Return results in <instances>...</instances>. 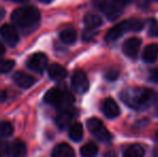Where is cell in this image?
<instances>
[{
    "instance_id": "obj_1",
    "label": "cell",
    "mask_w": 158,
    "mask_h": 157,
    "mask_svg": "<svg viewBox=\"0 0 158 157\" xmlns=\"http://www.w3.org/2000/svg\"><path fill=\"white\" fill-rule=\"evenodd\" d=\"M154 98L155 93L144 87L129 88L122 93V100L133 109H143L148 107Z\"/></svg>"
},
{
    "instance_id": "obj_2",
    "label": "cell",
    "mask_w": 158,
    "mask_h": 157,
    "mask_svg": "<svg viewBox=\"0 0 158 157\" xmlns=\"http://www.w3.org/2000/svg\"><path fill=\"white\" fill-rule=\"evenodd\" d=\"M12 21L22 28L31 27L40 21V13L33 6H23L12 13Z\"/></svg>"
},
{
    "instance_id": "obj_3",
    "label": "cell",
    "mask_w": 158,
    "mask_h": 157,
    "mask_svg": "<svg viewBox=\"0 0 158 157\" xmlns=\"http://www.w3.org/2000/svg\"><path fill=\"white\" fill-rule=\"evenodd\" d=\"M144 23L140 19H130L122 22V23L115 25L108 31L106 36V40L108 42L115 41L119 38L123 34L128 31H140L143 28Z\"/></svg>"
},
{
    "instance_id": "obj_4",
    "label": "cell",
    "mask_w": 158,
    "mask_h": 157,
    "mask_svg": "<svg viewBox=\"0 0 158 157\" xmlns=\"http://www.w3.org/2000/svg\"><path fill=\"white\" fill-rule=\"evenodd\" d=\"M45 101L60 110L70 109L73 102V97L69 92L59 87H54L50 89L45 95Z\"/></svg>"
},
{
    "instance_id": "obj_5",
    "label": "cell",
    "mask_w": 158,
    "mask_h": 157,
    "mask_svg": "<svg viewBox=\"0 0 158 157\" xmlns=\"http://www.w3.org/2000/svg\"><path fill=\"white\" fill-rule=\"evenodd\" d=\"M87 128L93 136H95L98 140L102 141V142H108L112 138L110 131L106 129V127L102 124V122L96 118H92L88 119Z\"/></svg>"
},
{
    "instance_id": "obj_6",
    "label": "cell",
    "mask_w": 158,
    "mask_h": 157,
    "mask_svg": "<svg viewBox=\"0 0 158 157\" xmlns=\"http://www.w3.org/2000/svg\"><path fill=\"white\" fill-rule=\"evenodd\" d=\"M130 1L131 0H111L108 2L104 14L110 21H114L122 14L123 10L130 3Z\"/></svg>"
},
{
    "instance_id": "obj_7",
    "label": "cell",
    "mask_w": 158,
    "mask_h": 157,
    "mask_svg": "<svg viewBox=\"0 0 158 157\" xmlns=\"http://www.w3.org/2000/svg\"><path fill=\"white\" fill-rule=\"evenodd\" d=\"M72 86L77 93L80 94H84L88 90L89 88V82L82 70H77L72 76Z\"/></svg>"
},
{
    "instance_id": "obj_8",
    "label": "cell",
    "mask_w": 158,
    "mask_h": 157,
    "mask_svg": "<svg viewBox=\"0 0 158 157\" xmlns=\"http://www.w3.org/2000/svg\"><path fill=\"white\" fill-rule=\"evenodd\" d=\"M27 66L35 72H42L48 66V57L43 53H35L27 60Z\"/></svg>"
},
{
    "instance_id": "obj_9",
    "label": "cell",
    "mask_w": 158,
    "mask_h": 157,
    "mask_svg": "<svg viewBox=\"0 0 158 157\" xmlns=\"http://www.w3.org/2000/svg\"><path fill=\"white\" fill-rule=\"evenodd\" d=\"M140 46H141V40L138 38H130L124 42L123 51L128 57L135 58L139 54Z\"/></svg>"
},
{
    "instance_id": "obj_10",
    "label": "cell",
    "mask_w": 158,
    "mask_h": 157,
    "mask_svg": "<svg viewBox=\"0 0 158 157\" xmlns=\"http://www.w3.org/2000/svg\"><path fill=\"white\" fill-rule=\"evenodd\" d=\"M0 34L4 41L11 46H14L19 41V35L15 28L11 25H3L0 28Z\"/></svg>"
},
{
    "instance_id": "obj_11",
    "label": "cell",
    "mask_w": 158,
    "mask_h": 157,
    "mask_svg": "<svg viewBox=\"0 0 158 157\" xmlns=\"http://www.w3.org/2000/svg\"><path fill=\"white\" fill-rule=\"evenodd\" d=\"M102 112L109 118H114L119 115V107L112 98H106L102 103Z\"/></svg>"
},
{
    "instance_id": "obj_12",
    "label": "cell",
    "mask_w": 158,
    "mask_h": 157,
    "mask_svg": "<svg viewBox=\"0 0 158 157\" xmlns=\"http://www.w3.org/2000/svg\"><path fill=\"white\" fill-rule=\"evenodd\" d=\"M13 79H14V82L17 85L23 88L30 87L35 82V79L33 78L32 76H30V74L26 73V72H23V71H17L16 73L14 74Z\"/></svg>"
},
{
    "instance_id": "obj_13",
    "label": "cell",
    "mask_w": 158,
    "mask_h": 157,
    "mask_svg": "<svg viewBox=\"0 0 158 157\" xmlns=\"http://www.w3.org/2000/svg\"><path fill=\"white\" fill-rule=\"evenodd\" d=\"M73 116H74V113L71 109H66V110H61L56 116V124L59 128L64 129L66 128L69 124L71 123Z\"/></svg>"
},
{
    "instance_id": "obj_14",
    "label": "cell",
    "mask_w": 158,
    "mask_h": 157,
    "mask_svg": "<svg viewBox=\"0 0 158 157\" xmlns=\"http://www.w3.org/2000/svg\"><path fill=\"white\" fill-rule=\"evenodd\" d=\"M158 57V44L152 43L144 48L142 53V58L146 63H154Z\"/></svg>"
},
{
    "instance_id": "obj_15",
    "label": "cell",
    "mask_w": 158,
    "mask_h": 157,
    "mask_svg": "<svg viewBox=\"0 0 158 157\" xmlns=\"http://www.w3.org/2000/svg\"><path fill=\"white\" fill-rule=\"evenodd\" d=\"M73 150L67 143H60L56 145L52 152V157H72Z\"/></svg>"
},
{
    "instance_id": "obj_16",
    "label": "cell",
    "mask_w": 158,
    "mask_h": 157,
    "mask_svg": "<svg viewBox=\"0 0 158 157\" xmlns=\"http://www.w3.org/2000/svg\"><path fill=\"white\" fill-rule=\"evenodd\" d=\"M48 76L53 80H63L67 76V70L61 65L58 64H52L48 67Z\"/></svg>"
},
{
    "instance_id": "obj_17",
    "label": "cell",
    "mask_w": 158,
    "mask_h": 157,
    "mask_svg": "<svg viewBox=\"0 0 158 157\" xmlns=\"http://www.w3.org/2000/svg\"><path fill=\"white\" fill-rule=\"evenodd\" d=\"M11 154L13 157H26L27 155L26 144L21 140H15L11 147Z\"/></svg>"
},
{
    "instance_id": "obj_18",
    "label": "cell",
    "mask_w": 158,
    "mask_h": 157,
    "mask_svg": "<svg viewBox=\"0 0 158 157\" xmlns=\"http://www.w3.org/2000/svg\"><path fill=\"white\" fill-rule=\"evenodd\" d=\"M69 137L73 141H80L83 138V127L80 123H74L69 128Z\"/></svg>"
},
{
    "instance_id": "obj_19",
    "label": "cell",
    "mask_w": 158,
    "mask_h": 157,
    "mask_svg": "<svg viewBox=\"0 0 158 157\" xmlns=\"http://www.w3.org/2000/svg\"><path fill=\"white\" fill-rule=\"evenodd\" d=\"M84 23L87 26V28H92V29H96L97 27H99L102 24V19H100V16H98L97 14H93L89 13L85 16L84 19Z\"/></svg>"
},
{
    "instance_id": "obj_20",
    "label": "cell",
    "mask_w": 158,
    "mask_h": 157,
    "mask_svg": "<svg viewBox=\"0 0 158 157\" xmlns=\"http://www.w3.org/2000/svg\"><path fill=\"white\" fill-rule=\"evenodd\" d=\"M144 150L141 145L132 144L128 147L124 153V157H143Z\"/></svg>"
},
{
    "instance_id": "obj_21",
    "label": "cell",
    "mask_w": 158,
    "mask_h": 157,
    "mask_svg": "<svg viewBox=\"0 0 158 157\" xmlns=\"http://www.w3.org/2000/svg\"><path fill=\"white\" fill-rule=\"evenodd\" d=\"M59 37H60L61 41L64 42V43L71 44L77 40V32L72 28H67V29H64L60 32Z\"/></svg>"
},
{
    "instance_id": "obj_22",
    "label": "cell",
    "mask_w": 158,
    "mask_h": 157,
    "mask_svg": "<svg viewBox=\"0 0 158 157\" xmlns=\"http://www.w3.org/2000/svg\"><path fill=\"white\" fill-rule=\"evenodd\" d=\"M98 153V147L93 142H88L81 147V155L83 157H94Z\"/></svg>"
},
{
    "instance_id": "obj_23",
    "label": "cell",
    "mask_w": 158,
    "mask_h": 157,
    "mask_svg": "<svg viewBox=\"0 0 158 157\" xmlns=\"http://www.w3.org/2000/svg\"><path fill=\"white\" fill-rule=\"evenodd\" d=\"M13 134V126L9 122H0V139L6 138Z\"/></svg>"
},
{
    "instance_id": "obj_24",
    "label": "cell",
    "mask_w": 158,
    "mask_h": 157,
    "mask_svg": "<svg viewBox=\"0 0 158 157\" xmlns=\"http://www.w3.org/2000/svg\"><path fill=\"white\" fill-rule=\"evenodd\" d=\"M13 67H14V61L13 60L0 58V74L9 72Z\"/></svg>"
},
{
    "instance_id": "obj_25",
    "label": "cell",
    "mask_w": 158,
    "mask_h": 157,
    "mask_svg": "<svg viewBox=\"0 0 158 157\" xmlns=\"http://www.w3.org/2000/svg\"><path fill=\"white\" fill-rule=\"evenodd\" d=\"M148 35L151 37H158V23L154 19L150 22V28H148Z\"/></svg>"
},
{
    "instance_id": "obj_26",
    "label": "cell",
    "mask_w": 158,
    "mask_h": 157,
    "mask_svg": "<svg viewBox=\"0 0 158 157\" xmlns=\"http://www.w3.org/2000/svg\"><path fill=\"white\" fill-rule=\"evenodd\" d=\"M11 147H9L8 143L1 142L0 143V157H10Z\"/></svg>"
},
{
    "instance_id": "obj_27",
    "label": "cell",
    "mask_w": 158,
    "mask_h": 157,
    "mask_svg": "<svg viewBox=\"0 0 158 157\" xmlns=\"http://www.w3.org/2000/svg\"><path fill=\"white\" fill-rule=\"evenodd\" d=\"M97 35V32L92 28H87L85 31L83 32V40L84 41H90L92 39H94Z\"/></svg>"
},
{
    "instance_id": "obj_28",
    "label": "cell",
    "mask_w": 158,
    "mask_h": 157,
    "mask_svg": "<svg viewBox=\"0 0 158 157\" xmlns=\"http://www.w3.org/2000/svg\"><path fill=\"white\" fill-rule=\"evenodd\" d=\"M108 0H93V3L96 8H98L99 10H101L102 12H104L106 6H108Z\"/></svg>"
},
{
    "instance_id": "obj_29",
    "label": "cell",
    "mask_w": 158,
    "mask_h": 157,
    "mask_svg": "<svg viewBox=\"0 0 158 157\" xmlns=\"http://www.w3.org/2000/svg\"><path fill=\"white\" fill-rule=\"evenodd\" d=\"M117 76H118V71H117L116 69H110V70H108L106 73V78L108 80H110V81L116 80Z\"/></svg>"
},
{
    "instance_id": "obj_30",
    "label": "cell",
    "mask_w": 158,
    "mask_h": 157,
    "mask_svg": "<svg viewBox=\"0 0 158 157\" xmlns=\"http://www.w3.org/2000/svg\"><path fill=\"white\" fill-rule=\"evenodd\" d=\"M135 3H137V6H140V8L146 9L150 6L151 0H135Z\"/></svg>"
},
{
    "instance_id": "obj_31",
    "label": "cell",
    "mask_w": 158,
    "mask_h": 157,
    "mask_svg": "<svg viewBox=\"0 0 158 157\" xmlns=\"http://www.w3.org/2000/svg\"><path fill=\"white\" fill-rule=\"evenodd\" d=\"M150 78L153 82L158 83V68H155V69H153L152 71H151Z\"/></svg>"
},
{
    "instance_id": "obj_32",
    "label": "cell",
    "mask_w": 158,
    "mask_h": 157,
    "mask_svg": "<svg viewBox=\"0 0 158 157\" xmlns=\"http://www.w3.org/2000/svg\"><path fill=\"white\" fill-rule=\"evenodd\" d=\"M6 99V94L4 92H2V90H0V102L4 101Z\"/></svg>"
},
{
    "instance_id": "obj_33",
    "label": "cell",
    "mask_w": 158,
    "mask_h": 157,
    "mask_svg": "<svg viewBox=\"0 0 158 157\" xmlns=\"http://www.w3.org/2000/svg\"><path fill=\"white\" fill-rule=\"evenodd\" d=\"M4 53V46H3V44L0 42V55H2Z\"/></svg>"
},
{
    "instance_id": "obj_34",
    "label": "cell",
    "mask_w": 158,
    "mask_h": 157,
    "mask_svg": "<svg viewBox=\"0 0 158 157\" xmlns=\"http://www.w3.org/2000/svg\"><path fill=\"white\" fill-rule=\"evenodd\" d=\"M3 15H4V11L2 10L1 8H0V19H1L2 17H3Z\"/></svg>"
},
{
    "instance_id": "obj_35",
    "label": "cell",
    "mask_w": 158,
    "mask_h": 157,
    "mask_svg": "<svg viewBox=\"0 0 158 157\" xmlns=\"http://www.w3.org/2000/svg\"><path fill=\"white\" fill-rule=\"evenodd\" d=\"M10 1H14V2H26L28 0H10Z\"/></svg>"
},
{
    "instance_id": "obj_36",
    "label": "cell",
    "mask_w": 158,
    "mask_h": 157,
    "mask_svg": "<svg viewBox=\"0 0 158 157\" xmlns=\"http://www.w3.org/2000/svg\"><path fill=\"white\" fill-rule=\"evenodd\" d=\"M41 2H44V3H48V2L53 1V0H40Z\"/></svg>"
},
{
    "instance_id": "obj_37",
    "label": "cell",
    "mask_w": 158,
    "mask_h": 157,
    "mask_svg": "<svg viewBox=\"0 0 158 157\" xmlns=\"http://www.w3.org/2000/svg\"><path fill=\"white\" fill-rule=\"evenodd\" d=\"M157 113H158V105H157Z\"/></svg>"
}]
</instances>
